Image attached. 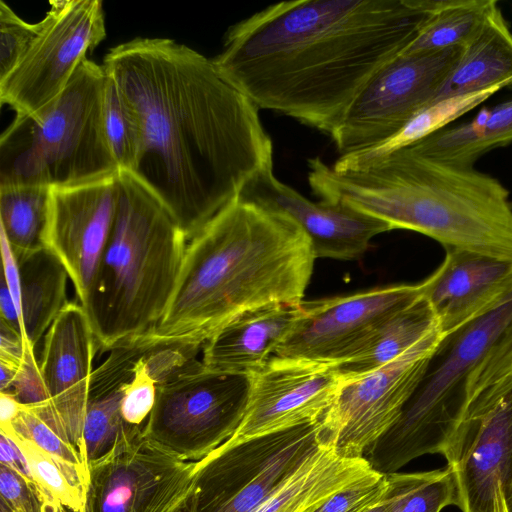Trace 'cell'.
<instances>
[{
	"label": "cell",
	"mask_w": 512,
	"mask_h": 512,
	"mask_svg": "<svg viewBox=\"0 0 512 512\" xmlns=\"http://www.w3.org/2000/svg\"><path fill=\"white\" fill-rule=\"evenodd\" d=\"M138 126L130 172L188 242L273 164L259 109L213 59L168 38L137 37L106 54Z\"/></svg>",
	"instance_id": "obj_1"
},
{
	"label": "cell",
	"mask_w": 512,
	"mask_h": 512,
	"mask_svg": "<svg viewBox=\"0 0 512 512\" xmlns=\"http://www.w3.org/2000/svg\"><path fill=\"white\" fill-rule=\"evenodd\" d=\"M435 0H296L232 25L213 58L258 109L329 136L364 86L422 31Z\"/></svg>",
	"instance_id": "obj_2"
},
{
	"label": "cell",
	"mask_w": 512,
	"mask_h": 512,
	"mask_svg": "<svg viewBox=\"0 0 512 512\" xmlns=\"http://www.w3.org/2000/svg\"><path fill=\"white\" fill-rule=\"evenodd\" d=\"M315 260L295 221L238 198L188 242L170 303L151 334L204 345L246 311L301 303Z\"/></svg>",
	"instance_id": "obj_3"
},
{
	"label": "cell",
	"mask_w": 512,
	"mask_h": 512,
	"mask_svg": "<svg viewBox=\"0 0 512 512\" xmlns=\"http://www.w3.org/2000/svg\"><path fill=\"white\" fill-rule=\"evenodd\" d=\"M308 168L309 185L320 200L345 203L392 230L424 234L447 250L512 263V203L497 178L406 147L340 156L333 166L315 157Z\"/></svg>",
	"instance_id": "obj_4"
},
{
	"label": "cell",
	"mask_w": 512,
	"mask_h": 512,
	"mask_svg": "<svg viewBox=\"0 0 512 512\" xmlns=\"http://www.w3.org/2000/svg\"><path fill=\"white\" fill-rule=\"evenodd\" d=\"M114 226L85 301L98 347L110 350L147 334L162 319L180 274L187 242L157 198L120 171Z\"/></svg>",
	"instance_id": "obj_5"
},
{
	"label": "cell",
	"mask_w": 512,
	"mask_h": 512,
	"mask_svg": "<svg viewBox=\"0 0 512 512\" xmlns=\"http://www.w3.org/2000/svg\"><path fill=\"white\" fill-rule=\"evenodd\" d=\"M105 80L103 66L85 58L54 100L16 114L0 137V187H61L120 172L103 129Z\"/></svg>",
	"instance_id": "obj_6"
},
{
	"label": "cell",
	"mask_w": 512,
	"mask_h": 512,
	"mask_svg": "<svg viewBox=\"0 0 512 512\" xmlns=\"http://www.w3.org/2000/svg\"><path fill=\"white\" fill-rule=\"evenodd\" d=\"M512 321V292L493 310L460 330L442 362L424 376L396 423L364 458L381 474L415 458L441 453L464 413V383Z\"/></svg>",
	"instance_id": "obj_7"
},
{
	"label": "cell",
	"mask_w": 512,
	"mask_h": 512,
	"mask_svg": "<svg viewBox=\"0 0 512 512\" xmlns=\"http://www.w3.org/2000/svg\"><path fill=\"white\" fill-rule=\"evenodd\" d=\"M250 376L214 370L197 358L157 385L143 435L184 461H199L239 427L248 403Z\"/></svg>",
	"instance_id": "obj_8"
},
{
	"label": "cell",
	"mask_w": 512,
	"mask_h": 512,
	"mask_svg": "<svg viewBox=\"0 0 512 512\" xmlns=\"http://www.w3.org/2000/svg\"><path fill=\"white\" fill-rule=\"evenodd\" d=\"M320 420L238 443L195 462L192 512H252L322 443Z\"/></svg>",
	"instance_id": "obj_9"
},
{
	"label": "cell",
	"mask_w": 512,
	"mask_h": 512,
	"mask_svg": "<svg viewBox=\"0 0 512 512\" xmlns=\"http://www.w3.org/2000/svg\"><path fill=\"white\" fill-rule=\"evenodd\" d=\"M463 47L402 53L359 92L331 133L340 156L377 148L432 104L456 67Z\"/></svg>",
	"instance_id": "obj_10"
},
{
	"label": "cell",
	"mask_w": 512,
	"mask_h": 512,
	"mask_svg": "<svg viewBox=\"0 0 512 512\" xmlns=\"http://www.w3.org/2000/svg\"><path fill=\"white\" fill-rule=\"evenodd\" d=\"M447 338L439 327L403 355L364 375L345 379L320 420L321 443L346 458L365 454L400 417Z\"/></svg>",
	"instance_id": "obj_11"
},
{
	"label": "cell",
	"mask_w": 512,
	"mask_h": 512,
	"mask_svg": "<svg viewBox=\"0 0 512 512\" xmlns=\"http://www.w3.org/2000/svg\"><path fill=\"white\" fill-rule=\"evenodd\" d=\"M39 35L16 67L0 80V100L31 114L66 88L80 63L106 36L101 0H54Z\"/></svg>",
	"instance_id": "obj_12"
},
{
	"label": "cell",
	"mask_w": 512,
	"mask_h": 512,
	"mask_svg": "<svg viewBox=\"0 0 512 512\" xmlns=\"http://www.w3.org/2000/svg\"><path fill=\"white\" fill-rule=\"evenodd\" d=\"M442 455L462 512H494L498 486L512 512V378L467 406Z\"/></svg>",
	"instance_id": "obj_13"
},
{
	"label": "cell",
	"mask_w": 512,
	"mask_h": 512,
	"mask_svg": "<svg viewBox=\"0 0 512 512\" xmlns=\"http://www.w3.org/2000/svg\"><path fill=\"white\" fill-rule=\"evenodd\" d=\"M423 281L302 301V312L274 356L340 365L390 317L423 296Z\"/></svg>",
	"instance_id": "obj_14"
},
{
	"label": "cell",
	"mask_w": 512,
	"mask_h": 512,
	"mask_svg": "<svg viewBox=\"0 0 512 512\" xmlns=\"http://www.w3.org/2000/svg\"><path fill=\"white\" fill-rule=\"evenodd\" d=\"M194 467L142 435L89 465L85 512H171L191 492Z\"/></svg>",
	"instance_id": "obj_15"
},
{
	"label": "cell",
	"mask_w": 512,
	"mask_h": 512,
	"mask_svg": "<svg viewBox=\"0 0 512 512\" xmlns=\"http://www.w3.org/2000/svg\"><path fill=\"white\" fill-rule=\"evenodd\" d=\"M249 376L246 411L229 443L321 420L345 381L335 365L277 356Z\"/></svg>",
	"instance_id": "obj_16"
},
{
	"label": "cell",
	"mask_w": 512,
	"mask_h": 512,
	"mask_svg": "<svg viewBox=\"0 0 512 512\" xmlns=\"http://www.w3.org/2000/svg\"><path fill=\"white\" fill-rule=\"evenodd\" d=\"M119 173L50 188L45 244L67 270L80 304L87 297L114 226Z\"/></svg>",
	"instance_id": "obj_17"
},
{
	"label": "cell",
	"mask_w": 512,
	"mask_h": 512,
	"mask_svg": "<svg viewBox=\"0 0 512 512\" xmlns=\"http://www.w3.org/2000/svg\"><path fill=\"white\" fill-rule=\"evenodd\" d=\"M97 347L85 310L68 302L45 334L39 362L46 405L33 411L79 452Z\"/></svg>",
	"instance_id": "obj_18"
},
{
	"label": "cell",
	"mask_w": 512,
	"mask_h": 512,
	"mask_svg": "<svg viewBox=\"0 0 512 512\" xmlns=\"http://www.w3.org/2000/svg\"><path fill=\"white\" fill-rule=\"evenodd\" d=\"M239 198L290 217L310 239L316 259H358L376 235L392 230L345 203L307 199L274 175L273 164L258 171Z\"/></svg>",
	"instance_id": "obj_19"
},
{
	"label": "cell",
	"mask_w": 512,
	"mask_h": 512,
	"mask_svg": "<svg viewBox=\"0 0 512 512\" xmlns=\"http://www.w3.org/2000/svg\"><path fill=\"white\" fill-rule=\"evenodd\" d=\"M443 335L449 339L497 307L512 292V263L447 250L442 264L423 281Z\"/></svg>",
	"instance_id": "obj_20"
},
{
	"label": "cell",
	"mask_w": 512,
	"mask_h": 512,
	"mask_svg": "<svg viewBox=\"0 0 512 512\" xmlns=\"http://www.w3.org/2000/svg\"><path fill=\"white\" fill-rule=\"evenodd\" d=\"M144 352L138 340L121 342L109 350L106 359L92 372L80 446L87 468L143 435L144 429L124 421L122 402Z\"/></svg>",
	"instance_id": "obj_21"
},
{
	"label": "cell",
	"mask_w": 512,
	"mask_h": 512,
	"mask_svg": "<svg viewBox=\"0 0 512 512\" xmlns=\"http://www.w3.org/2000/svg\"><path fill=\"white\" fill-rule=\"evenodd\" d=\"M302 312V302L274 303L246 311L218 329L203 345L207 367L251 375L262 368Z\"/></svg>",
	"instance_id": "obj_22"
},
{
	"label": "cell",
	"mask_w": 512,
	"mask_h": 512,
	"mask_svg": "<svg viewBox=\"0 0 512 512\" xmlns=\"http://www.w3.org/2000/svg\"><path fill=\"white\" fill-rule=\"evenodd\" d=\"M374 473L366 459L342 457L321 444L252 512H314Z\"/></svg>",
	"instance_id": "obj_23"
},
{
	"label": "cell",
	"mask_w": 512,
	"mask_h": 512,
	"mask_svg": "<svg viewBox=\"0 0 512 512\" xmlns=\"http://www.w3.org/2000/svg\"><path fill=\"white\" fill-rule=\"evenodd\" d=\"M512 83V32L498 4L462 48L459 61L435 101ZM434 101V102H435Z\"/></svg>",
	"instance_id": "obj_24"
},
{
	"label": "cell",
	"mask_w": 512,
	"mask_h": 512,
	"mask_svg": "<svg viewBox=\"0 0 512 512\" xmlns=\"http://www.w3.org/2000/svg\"><path fill=\"white\" fill-rule=\"evenodd\" d=\"M512 142V100L484 107L469 122L443 128L409 146L410 151L449 164L473 167L478 157Z\"/></svg>",
	"instance_id": "obj_25"
},
{
	"label": "cell",
	"mask_w": 512,
	"mask_h": 512,
	"mask_svg": "<svg viewBox=\"0 0 512 512\" xmlns=\"http://www.w3.org/2000/svg\"><path fill=\"white\" fill-rule=\"evenodd\" d=\"M16 259L20 276L23 336L35 348L68 303L66 286L69 275L61 261L47 247Z\"/></svg>",
	"instance_id": "obj_26"
},
{
	"label": "cell",
	"mask_w": 512,
	"mask_h": 512,
	"mask_svg": "<svg viewBox=\"0 0 512 512\" xmlns=\"http://www.w3.org/2000/svg\"><path fill=\"white\" fill-rule=\"evenodd\" d=\"M438 327L430 304L422 296L384 322L353 357L336 368L345 379L372 372L403 355Z\"/></svg>",
	"instance_id": "obj_27"
},
{
	"label": "cell",
	"mask_w": 512,
	"mask_h": 512,
	"mask_svg": "<svg viewBox=\"0 0 512 512\" xmlns=\"http://www.w3.org/2000/svg\"><path fill=\"white\" fill-rule=\"evenodd\" d=\"M50 188L0 187L1 233L19 257L46 247Z\"/></svg>",
	"instance_id": "obj_28"
},
{
	"label": "cell",
	"mask_w": 512,
	"mask_h": 512,
	"mask_svg": "<svg viewBox=\"0 0 512 512\" xmlns=\"http://www.w3.org/2000/svg\"><path fill=\"white\" fill-rule=\"evenodd\" d=\"M496 5L494 0L437 1L422 31L404 53L465 46Z\"/></svg>",
	"instance_id": "obj_29"
},
{
	"label": "cell",
	"mask_w": 512,
	"mask_h": 512,
	"mask_svg": "<svg viewBox=\"0 0 512 512\" xmlns=\"http://www.w3.org/2000/svg\"><path fill=\"white\" fill-rule=\"evenodd\" d=\"M386 487L381 498L386 512H440L458 504L452 469L385 474Z\"/></svg>",
	"instance_id": "obj_30"
},
{
	"label": "cell",
	"mask_w": 512,
	"mask_h": 512,
	"mask_svg": "<svg viewBox=\"0 0 512 512\" xmlns=\"http://www.w3.org/2000/svg\"><path fill=\"white\" fill-rule=\"evenodd\" d=\"M8 435L24 452L38 488L73 512H85L88 474L44 453L23 438Z\"/></svg>",
	"instance_id": "obj_31"
},
{
	"label": "cell",
	"mask_w": 512,
	"mask_h": 512,
	"mask_svg": "<svg viewBox=\"0 0 512 512\" xmlns=\"http://www.w3.org/2000/svg\"><path fill=\"white\" fill-rule=\"evenodd\" d=\"M501 87L440 99L419 112L393 139L372 150L355 153L374 156L409 146L443 128L487 100ZM352 155V154H351Z\"/></svg>",
	"instance_id": "obj_32"
},
{
	"label": "cell",
	"mask_w": 512,
	"mask_h": 512,
	"mask_svg": "<svg viewBox=\"0 0 512 512\" xmlns=\"http://www.w3.org/2000/svg\"><path fill=\"white\" fill-rule=\"evenodd\" d=\"M102 121L106 141L120 171H130L138 148V126L117 83L107 73Z\"/></svg>",
	"instance_id": "obj_33"
},
{
	"label": "cell",
	"mask_w": 512,
	"mask_h": 512,
	"mask_svg": "<svg viewBox=\"0 0 512 512\" xmlns=\"http://www.w3.org/2000/svg\"><path fill=\"white\" fill-rule=\"evenodd\" d=\"M0 430L27 440L44 453L88 474V468L78 449L24 405L10 426Z\"/></svg>",
	"instance_id": "obj_34"
},
{
	"label": "cell",
	"mask_w": 512,
	"mask_h": 512,
	"mask_svg": "<svg viewBox=\"0 0 512 512\" xmlns=\"http://www.w3.org/2000/svg\"><path fill=\"white\" fill-rule=\"evenodd\" d=\"M512 378V321L471 370L464 383V410L486 391Z\"/></svg>",
	"instance_id": "obj_35"
},
{
	"label": "cell",
	"mask_w": 512,
	"mask_h": 512,
	"mask_svg": "<svg viewBox=\"0 0 512 512\" xmlns=\"http://www.w3.org/2000/svg\"><path fill=\"white\" fill-rule=\"evenodd\" d=\"M41 21L28 23L0 1V80L20 62L40 33Z\"/></svg>",
	"instance_id": "obj_36"
},
{
	"label": "cell",
	"mask_w": 512,
	"mask_h": 512,
	"mask_svg": "<svg viewBox=\"0 0 512 512\" xmlns=\"http://www.w3.org/2000/svg\"><path fill=\"white\" fill-rule=\"evenodd\" d=\"M385 487V474L376 472L335 494L314 512H366L380 502Z\"/></svg>",
	"instance_id": "obj_37"
},
{
	"label": "cell",
	"mask_w": 512,
	"mask_h": 512,
	"mask_svg": "<svg viewBox=\"0 0 512 512\" xmlns=\"http://www.w3.org/2000/svg\"><path fill=\"white\" fill-rule=\"evenodd\" d=\"M35 488L20 474L0 464V504L8 512H35Z\"/></svg>",
	"instance_id": "obj_38"
},
{
	"label": "cell",
	"mask_w": 512,
	"mask_h": 512,
	"mask_svg": "<svg viewBox=\"0 0 512 512\" xmlns=\"http://www.w3.org/2000/svg\"><path fill=\"white\" fill-rule=\"evenodd\" d=\"M0 364L19 369L28 345L23 335L0 320Z\"/></svg>",
	"instance_id": "obj_39"
},
{
	"label": "cell",
	"mask_w": 512,
	"mask_h": 512,
	"mask_svg": "<svg viewBox=\"0 0 512 512\" xmlns=\"http://www.w3.org/2000/svg\"><path fill=\"white\" fill-rule=\"evenodd\" d=\"M0 464L11 468L30 484L38 487L24 452L13 438L2 430H0Z\"/></svg>",
	"instance_id": "obj_40"
},
{
	"label": "cell",
	"mask_w": 512,
	"mask_h": 512,
	"mask_svg": "<svg viewBox=\"0 0 512 512\" xmlns=\"http://www.w3.org/2000/svg\"><path fill=\"white\" fill-rule=\"evenodd\" d=\"M0 246L3 266L1 276L4 278L11 296L20 312V276L18 262L7 239L1 232Z\"/></svg>",
	"instance_id": "obj_41"
},
{
	"label": "cell",
	"mask_w": 512,
	"mask_h": 512,
	"mask_svg": "<svg viewBox=\"0 0 512 512\" xmlns=\"http://www.w3.org/2000/svg\"><path fill=\"white\" fill-rule=\"evenodd\" d=\"M0 313L1 321L23 335L20 312L2 276L0 280Z\"/></svg>",
	"instance_id": "obj_42"
},
{
	"label": "cell",
	"mask_w": 512,
	"mask_h": 512,
	"mask_svg": "<svg viewBox=\"0 0 512 512\" xmlns=\"http://www.w3.org/2000/svg\"><path fill=\"white\" fill-rule=\"evenodd\" d=\"M22 408V404L11 394L0 392V424L1 429L10 426Z\"/></svg>",
	"instance_id": "obj_43"
},
{
	"label": "cell",
	"mask_w": 512,
	"mask_h": 512,
	"mask_svg": "<svg viewBox=\"0 0 512 512\" xmlns=\"http://www.w3.org/2000/svg\"><path fill=\"white\" fill-rule=\"evenodd\" d=\"M35 512H73L40 488H35Z\"/></svg>",
	"instance_id": "obj_44"
},
{
	"label": "cell",
	"mask_w": 512,
	"mask_h": 512,
	"mask_svg": "<svg viewBox=\"0 0 512 512\" xmlns=\"http://www.w3.org/2000/svg\"><path fill=\"white\" fill-rule=\"evenodd\" d=\"M494 512H509L507 504L503 495V492L498 486L495 496V507Z\"/></svg>",
	"instance_id": "obj_45"
},
{
	"label": "cell",
	"mask_w": 512,
	"mask_h": 512,
	"mask_svg": "<svg viewBox=\"0 0 512 512\" xmlns=\"http://www.w3.org/2000/svg\"><path fill=\"white\" fill-rule=\"evenodd\" d=\"M192 491V489H191ZM192 495L191 492L189 495L177 506L175 507L171 512H192Z\"/></svg>",
	"instance_id": "obj_46"
},
{
	"label": "cell",
	"mask_w": 512,
	"mask_h": 512,
	"mask_svg": "<svg viewBox=\"0 0 512 512\" xmlns=\"http://www.w3.org/2000/svg\"><path fill=\"white\" fill-rule=\"evenodd\" d=\"M366 512H386V510L380 500L379 503H377L375 506L371 507Z\"/></svg>",
	"instance_id": "obj_47"
},
{
	"label": "cell",
	"mask_w": 512,
	"mask_h": 512,
	"mask_svg": "<svg viewBox=\"0 0 512 512\" xmlns=\"http://www.w3.org/2000/svg\"><path fill=\"white\" fill-rule=\"evenodd\" d=\"M0 512H8V510L0 504Z\"/></svg>",
	"instance_id": "obj_48"
}]
</instances>
